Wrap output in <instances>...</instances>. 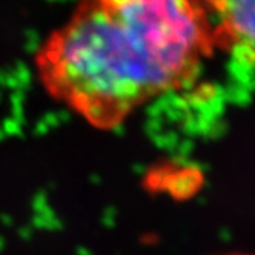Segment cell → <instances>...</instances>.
I'll return each mask as SVG.
<instances>
[{"mask_svg": "<svg viewBox=\"0 0 255 255\" xmlns=\"http://www.w3.org/2000/svg\"><path fill=\"white\" fill-rule=\"evenodd\" d=\"M222 255H255V252H228V254H222Z\"/></svg>", "mask_w": 255, "mask_h": 255, "instance_id": "3", "label": "cell"}, {"mask_svg": "<svg viewBox=\"0 0 255 255\" xmlns=\"http://www.w3.org/2000/svg\"><path fill=\"white\" fill-rule=\"evenodd\" d=\"M222 49L255 71V0H194Z\"/></svg>", "mask_w": 255, "mask_h": 255, "instance_id": "2", "label": "cell"}, {"mask_svg": "<svg viewBox=\"0 0 255 255\" xmlns=\"http://www.w3.org/2000/svg\"><path fill=\"white\" fill-rule=\"evenodd\" d=\"M215 51L194 0H79L35 56L43 88L100 129L191 83Z\"/></svg>", "mask_w": 255, "mask_h": 255, "instance_id": "1", "label": "cell"}]
</instances>
